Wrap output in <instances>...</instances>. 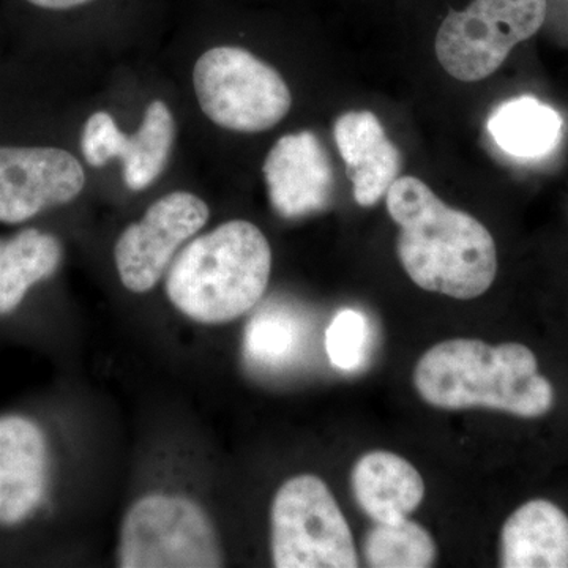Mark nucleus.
Here are the masks:
<instances>
[{
  "label": "nucleus",
  "mask_w": 568,
  "mask_h": 568,
  "mask_svg": "<svg viewBox=\"0 0 568 568\" xmlns=\"http://www.w3.org/2000/svg\"><path fill=\"white\" fill-rule=\"evenodd\" d=\"M353 491L373 523H395L420 507L425 481L407 459L392 452H369L354 466Z\"/></svg>",
  "instance_id": "nucleus-14"
},
{
  "label": "nucleus",
  "mask_w": 568,
  "mask_h": 568,
  "mask_svg": "<svg viewBox=\"0 0 568 568\" xmlns=\"http://www.w3.org/2000/svg\"><path fill=\"white\" fill-rule=\"evenodd\" d=\"M547 0H473L450 11L436 36V58L455 80H487L508 54L540 31Z\"/></svg>",
  "instance_id": "nucleus-7"
},
{
  "label": "nucleus",
  "mask_w": 568,
  "mask_h": 568,
  "mask_svg": "<svg viewBox=\"0 0 568 568\" xmlns=\"http://www.w3.org/2000/svg\"><path fill=\"white\" fill-rule=\"evenodd\" d=\"M334 138L353 182L361 207H373L386 196L403 168V155L388 140L372 111H349L336 119Z\"/></svg>",
  "instance_id": "nucleus-13"
},
{
  "label": "nucleus",
  "mask_w": 568,
  "mask_h": 568,
  "mask_svg": "<svg viewBox=\"0 0 568 568\" xmlns=\"http://www.w3.org/2000/svg\"><path fill=\"white\" fill-rule=\"evenodd\" d=\"M211 211L196 194L173 192L148 209L115 242L114 261L126 290L144 294L162 280L175 252L209 222Z\"/></svg>",
  "instance_id": "nucleus-10"
},
{
  "label": "nucleus",
  "mask_w": 568,
  "mask_h": 568,
  "mask_svg": "<svg viewBox=\"0 0 568 568\" xmlns=\"http://www.w3.org/2000/svg\"><path fill=\"white\" fill-rule=\"evenodd\" d=\"M175 140L173 112L160 100L149 104L140 130L129 136L108 112H95L85 122L81 151L85 162L102 168L121 159L123 181L133 192L151 186L166 168Z\"/></svg>",
  "instance_id": "nucleus-11"
},
{
  "label": "nucleus",
  "mask_w": 568,
  "mask_h": 568,
  "mask_svg": "<svg viewBox=\"0 0 568 568\" xmlns=\"http://www.w3.org/2000/svg\"><path fill=\"white\" fill-rule=\"evenodd\" d=\"M84 168L65 149L0 140V223H31L80 196Z\"/></svg>",
  "instance_id": "nucleus-9"
},
{
  "label": "nucleus",
  "mask_w": 568,
  "mask_h": 568,
  "mask_svg": "<svg viewBox=\"0 0 568 568\" xmlns=\"http://www.w3.org/2000/svg\"><path fill=\"white\" fill-rule=\"evenodd\" d=\"M369 324L364 313L345 308L336 313L325 332L328 361L342 372H355L368 353Z\"/></svg>",
  "instance_id": "nucleus-20"
},
{
  "label": "nucleus",
  "mask_w": 568,
  "mask_h": 568,
  "mask_svg": "<svg viewBox=\"0 0 568 568\" xmlns=\"http://www.w3.org/2000/svg\"><path fill=\"white\" fill-rule=\"evenodd\" d=\"M118 566L122 568H216L222 545L200 504L179 495H149L123 517Z\"/></svg>",
  "instance_id": "nucleus-4"
},
{
  "label": "nucleus",
  "mask_w": 568,
  "mask_h": 568,
  "mask_svg": "<svg viewBox=\"0 0 568 568\" xmlns=\"http://www.w3.org/2000/svg\"><path fill=\"white\" fill-rule=\"evenodd\" d=\"M54 446L40 417L0 414V534L20 532L51 507Z\"/></svg>",
  "instance_id": "nucleus-8"
},
{
  "label": "nucleus",
  "mask_w": 568,
  "mask_h": 568,
  "mask_svg": "<svg viewBox=\"0 0 568 568\" xmlns=\"http://www.w3.org/2000/svg\"><path fill=\"white\" fill-rule=\"evenodd\" d=\"M0 246H2V241H0Z\"/></svg>",
  "instance_id": "nucleus-22"
},
{
  "label": "nucleus",
  "mask_w": 568,
  "mask_h": 568,
  "mask_svg": "<svg viewBox=\"0 0 568 568\" xmlns=\"http://www.w3.org/2000/svg\"><path fill=\"white\" fill-rule=\"evenodd\" d=\"M364 556L375 568L435 566L437 547L428 530L410 519L375 523L364 538Z\"/></svg>",
  "instance_id": "nucleus-19"
},
{
  "label": "nucleus",
  "mask_w": 568,
  "mask_h": 568,
  "mask_svg": "<svg viewBox=\"0 0 568 568\" xmlns=\"http://www.w3.org/2000/svg\"><path fill=\"white\" fill-rule=\"evenodd\" d=\"M264 178L271 203L283 219L323 212L334 197V168L312 132L280 138L265 159Z\"/></svg>",
  "instance_id": "nucleus-12"
},
{
  "label": "nucleus",
  "mask_w": 568,
  "mask_h": 568,
  "mask_svg": "<svg viewBox=\"0 0 568 568\" xmlns=\"http://www.w3.org/2000/svg\"><path fill=\"white\" fill-rule=\"evenodd\" d=\"M304 345V323L282 306L261 310L245 328V358L254 368L264 372H278L293 365L301 357Z\"/></svg>",
  "instance_id": "nucleus-18"
},
{
  "label": "nucleus",
  "mask_w": 568,
  "mask_h": 568,
  "mask_svg": "<svg viewBox=\"0 0 568 568\" xmlns=\"http://www.w3.org/2000/svg\"><path fill=\"white\" fill-rule=\"evenodd\" d=\"M276 568H355L357 549L342 508L323 478L302 474L284 481L271 508Z\"/></svg>",
  "instance_id": "nucleus-5"
},
{
  "label": "nucleus",
  "mask_w": 568,
  "mask_h": 568,
  "mask_svg": "<svg viewBox=\"0 0 568 568\" xmlns=\"http://www.w3.org/2000/svg\"><path fill=\"white\" fill-rule=\"evenodd\" d=\"M500 567L568 568V517L556 504H523L500 530Z\"/></svg>",
  "instance_id": "nucleus-15"
},
{
  "label": "nucleus",
  "mask_w": 568,
  "mask_h": 568,
  "mask_svg": "<svg viewBox=\"0 0 568 568\" xmlns=\"http://www.w3.org/2000/svg\"><path fill=\"white\" fill-rule=\"evenodd\" d=\"M386 203L399 226V263L418 287L459 301L487 293L496 280L497 252L484 224L448 207L425 182L410 175L392 183Z\"/></svg>",
  "instance_id": "nucleus-1"
},
{
  "label": "nucleus",
  "mask_w": 568,
  "mask_h": 568,
  "mask_svg": "<svg viewBox=\"0 0 568 568\" xmlns=\"http://www.w3.org/2000/svg\"><path fill=\"white\" fill-rule=\"evenodd\" d=\"M11 3L36 18H55L89 9L100 0H11Z\"/></svg>",
  "instance_id": "nucleus-21"
},
{
  "label": "nucleus",
  "mask_w": 568,
  "mask_h": 568,
  "mask_svg": "<svg viewBox=\"0 0 568 568\" xmlns=\"http://www.w3.org/2000/svg\"><path fill=\"white\" fill-rule=\"evenodd\" d=\"M414 386L425 403L444 410L485 407L537 418L555 405V388L538 373L536 354L519 343L447 339L422 355Z\"/></svg>",
  "instance_id": "nucleus-2"
},
{
  "label": "nucleus",
  "mask_w": 568,
  "mask_h": 568,
  "mask_svg": "<svg viewBox=\"0 0 568 568\" xmlns=\"http://www.w3.org/2000/svg\"><path fill=\"white\" fill-rule=\"evenodd\" d=\"M488 132L500 151L515 159L536 160L558 148L562 118L536 97L523 95L493 111Z\"/></svg>",
  "instance_id": "nucleus-17"
},
{
  "label": "nucleus",
  "mask_w": 568,
  "mask_h": 568,
  "mask_svg": "<svg viewBox=\"0 0 568 568\" xmlns=\"http://www.w3.org/2000/svg\"><path fill=\"white\" fill-rule=\"evenodd\" d=\"M63 260L61 239L37 226H24L0 246V323L13 316L36 284L58 274Z\"/></svg>",
  "instance_id": "nucleus-16"
},
{
  "label": "nucleus",
  "mask_w": 568,
  "mask_h": 568,
  "mask_svg": "<svg viewBox=\"0 0 568 568\" xmlns=\"http://www.w3.org/2000/svg\"><path fill=\"white\" fill-rule=\"evenodd\" d=\"M193 82L204 114L231 132L271 130L293 104L282 74L244 48L204 52L194 65Z\"/></svg>",
  "instance_id": "nucleus-6"
},
{
  "label": "nucleus",
  "mask_w": 568,
  "mask_h": 568,
  "mask_svg": "<svg viewBox=\"0 0 568 568\" xmlns=\"http://www.w3.org/2000/svg\"><path fill=\"white\" fill-rule=\"evenodd\" d=\"M271 272L272 250L263 231L233 220L182 250L168 274L166 294L196 323H233L263 298Z\"/></svg>",
  "instance_id": "nucleus-3"
}]
</instances>
